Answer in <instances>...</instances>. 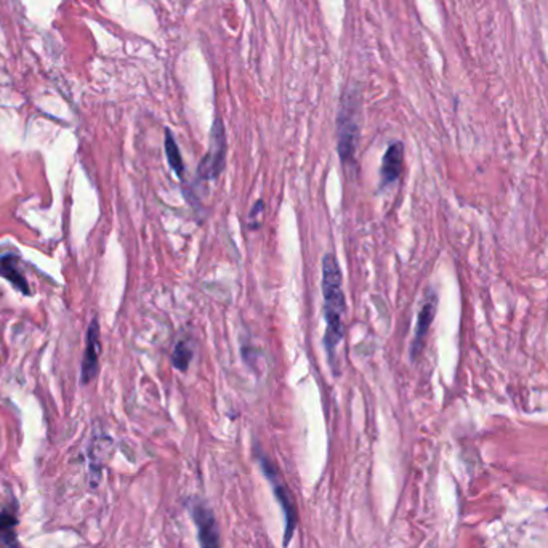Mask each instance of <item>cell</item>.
I'll list each match as a JSON object with an SVG mask.
<instances>
[{
    "instance_id": "6da1fadb",
    "label": "cell",
    "mask_w": 548,
    "mask_h": 548,
    "mask_svg": "<svg viewBox=\"0 0 548 548\" xmlns=\"http://www.w3.org/2000/svg\"><path fill=\"white\" fill-rule=\"evenodd\" d=\"M322 295H324V316L327 329L324 335L326 351L330 363H334L336 345L343 339L345 295L341 290V273L334 253H326L322 258Z\"/></svg>"
},
{
    "instance_id": "7a4b0ae2",
    "label": "cell",
    "mask_w": 548,
    "mask_h": 548,
    "mask_svg": "<svg viewBox=\"0 0 548 548\" xmlns=\"http://www.w3.org/2000/svg\"><path fill=\"white\" fill-rule=\"evenodd\" d=\"M359 100L354 91H348L341 98V106L336 117V137H339V154L343 162L353 161L359 139Z\"/></svg>"
},
{
    "instance_id": "3957f363",
    "label": "cell",
    "mask_w": 548,
    "mask_h": 548,
    "mask_svg": "<svg viewBox=\"0 0 548 548\" xmlns=\"http://www.w3.org/2000/svg\"><path fill=\"white\" fill-rule=\"evenodd\" d=\"M258 461H260V466H262L264 476H266L269 484H271L273 492H274V495H276L277 503L281 505V508H282L284 521H286V531H284L282 545L287 547L292 540L293 532H295V527L298 523L295 500H293L290 489L287 488L286 481H284L281 471L277 470L276 464H274V461L264 454H258Z\"/></svg>"
},
{
    "instance_id": "277c9868",
    "label": "cell",
    "mask_w": 548,
    "mask_h": 548,
    "mask_svg": "<svg viewBox=\"0 0 548 548\" xmlns=\"http://www.w3.org/2000/svg\"><path fill=\"white\" fill-rule=\"evenodd\" d=\"M191 518L197 527V540L201 548H221L220 526L212 508L199 497H191L186 502Z\"/></svg>"
},
{
    "instance_id": "5b68a950",
    "label": "cell",
    "mask_w": 548,
    "mask_h": 548,
    "mask_svg": "<svg viewBox=\"0 0 548 548\" xmlns=\"http://www.w3.org/2000/svg\"><path fill=\"white\" fill-rule=\"evenodd\" d=\"M226 157V135L225 125L220 119H215L210 130V146L209 151L202 159L197 175L201 180H215L223 172Z\"/></svg>"
},
{
    "instance_id": "8992f818",
    "label": "cell",
    "mask_w": 548,
    "mask_h": 548,
    "mask_svg": "<svg viewBox=\"0 0 548 548\" xmlns=\"http://www.w3.org/2000/svg\"><path fill=\"white\" fill-rule=\"evenodd\" d=\"M100 329L98 322L93 321L87 332V346L84 361H82V382L89 383L95 378L96 372H98V361H100Z\"/></svg>"
},
{
    "instance_id": "52a82bcc",
    "label": "cell",
    "mask_w": 548,
    "mask_h": 548,
    "mask_svg": "<svg viewBox=\"0 0 548 548\" xmlns=\"http://www.w3.org/2000/svg\"><path fill=\"white\" fill-rule=\"evenodd\" d=\"M402 162H404V146L402 143L394 141L388 146L382 161V168H380L382 186L391 185L393 181L398 180L402 172Z\"/></svg>"
},
{
    "instance_id": "ba28073f",
    "label": "cell",
    "mask_w": 548,
    "mask_h": 548,
    "mask_svg": "<svg viewBox=\"0 0 548 548\" xmlns=\"http://www.w3.org/2000/svg\"><path fill=\"white\" fill-rule=\"evenodd\" d=\"M436 305H437V298L435 293H430L426 297L425 303H423L420 312H418L417 317V326H415V335H413V343H412V356L415 358V354H418V351L422 350L423 340H425V335L430 330V326L433 319H435L436 315Z\"/></svg>"
},
{
    "instance_id": "9c48e42d",
    "label": "cell",
    "mask_w": 548,
    "mask_h": 548,
    "mask_svg": "<svg viewBox=\"0 0 548 548\" xmlns=\"http://www.w3.org/2000/svg\"><path fill=\"white\" fill-rule=\"evenodd\" d=\"M0 276L12 282L21 292L29 293L26 277L19 271V257L14 250L0 252Z\"/></svg>"
},
{
    "instance_id": "30bf717a",
    "label": "cell",
    "mask_w": 548,
    "mask_h": 548,
    "mask_svg": "<svg viewBox=\"0 0 548 548\" xmlns=\"http://www.w3.org/2000/svg\"><path fill=\"white\" fill-rule=\"evenodd\" d=\"M165 154H167L168 163H170V167L173 168V172H175L176 175L181 178L183 172H185V163H183L180 148H178V144L175 141V138H173L170 130H165Z\"/></svg>"
},
{
    "instance_id": "8fae6325",
    "label": "cell",
    "mask_w": 548,
    "mask_h": 548,
    "mask_svg": "<svg viewBox=\"0 0 548 548\" xmlns=\"http://www.w3.org/2000/svg\"><path fill=\"white\" fill-rule=\"evenodd\" d=\"M14 526H16V518L13 513H0V542L8 548L16 547Z\"/></svg>"
},
{
    "instance_id": "7c38bea8",
    "label": "cell",
    "mask_w": 548,
    "mask_h": 548,
    "mask_svg": "<svg viewBox=\"0 0 548 548\" xmlns=\"http://www.w3.org/2000/svg\"><path fill=\"white\" fill-rule=\"evenodd\" d=\"M191 359H192V350L190 348V345H187L186 341H180L172 353L173 367L185 372V370H187V365H190Z\"/></svg>"
},
{
    "instance_id": "4fadbf2b",
    "label": "cell",
    "mask_w": 548,
    "mask_h": 548,
    "mask_svg": "<svg viewBox=\"0 0 548 548\" xmlns=\"http://www.w3.org/2000/svg\"><path fill=\"white\" fill-rule=\"evenodd\" d=\"M263 209H264V202L262 199L255 202V205L252 207V210H250V214H249L250 228H257V226L260 225L257 218H258V215L263 214Z\"/></svg>"
}]
</instances>
